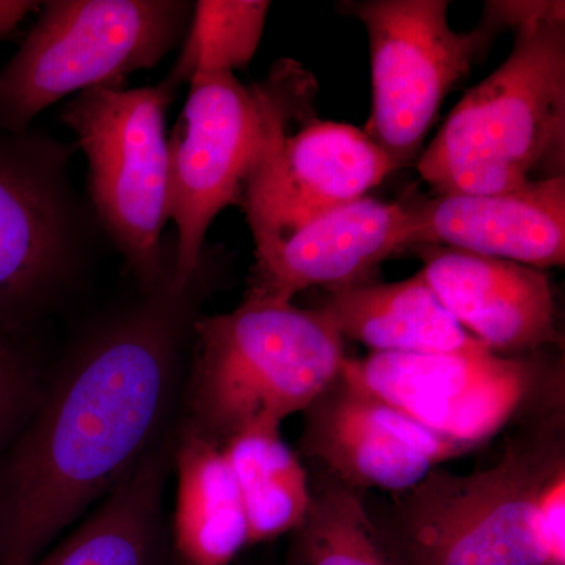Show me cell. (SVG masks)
Returning a JSON list of instances; mask_svg holds the SVG:
<instances>
[{"mask_svg":"<svg viewBox=\"0 0 565 565\" xmlns=\"http://www.w3.org/2000/svg\"><path fill=\"white\" fill-rule=\"evenodd\" d=\"M93 323L0 456V565H32L178 418L203 273Z\"/></svg>","mask_w":565,"mask_h":565,"instance_id":"cell-1","label":"cell"},{"mask_svg":"<svg viewBox=\"0 0 565 565\" xmlns=\"http://www.w3.org/2000/svg\"><path fill=\"white\" fill-rule=\"evenodd\" d=\"M564 403L526 416L497 462L467 475L435 468L371 511L397 565H557L539 533L546 482L565 467Z\"/></svg>","mask_w":565,"mask_h":565,"instance_id":"cell-2","label":"cell"},{"mask_svg":"<svg viewBox=\"0 0 565 565\" xmlns=\"http://www.w3.org/2000/svg\"><path fill=\"white\" fill-rule=\"evenodd\" d=\"M344 359L343 337L318 308L247 292L236 310L193 323L178 422L221 448L247 427H281Z\"/></svg>","mask_w":565,"mask_h":565,"instance_id":"cell-3","label":"cell"},{"mask_svg":"<svg viewBox=\"0 0 565 565\" xmlns=\"http://www.w3.org/2000/svg\"><path fill=\"white\" fill-rule=\"evenodd\" d=\"M565 24L515 35L503 65L460 99L418 173L437 195H492L564 177Z\"/></svg>","mask_w":565,"mask_h":565,"instance_id":"cell-4","label":"cell"},{"mask_svg":"<svg viewBox=\"0 0 565 565\" xmlns=\"http://www.w3.org/2000/svg\"><path fill=\"white\" fill-rule=\"evenodd\" d=\"M0 70V129L21 134L74 93L118 87L184 40L193 6L180 0H51Z\"/></svg>","mask_w":565,"mask_h":565,"instance_id":"cell-5","label":"cell"},{"mask_svg":"<svg viewBox=\"0 0 565 565\" xmlns=\"http://www.w3.org/2000/svg\"><path fill=\"white\" fill-rule=\"evenodd\" d=\"M178 90L98 87L63 106L88 162L96 218L120 250L141 294L154 291L173 266V244L162 245L170 221V156L166 114Z\"/></svg>","mask_w":565,"mask_h":565,"instance_id":"cell-6","label":"cell"},{"mask_svg":"<svg viewBox=\"0 0 565 565\" xmlns=\"http://www.w3.org/2000/svg\"><path fill=\"white\" fill-rule=\"evenodd\" d=\"M313 82L297 63L282 61L256 84L263 141L243 200L255 252L323 212L364 199L397 170L355 126L308 118L302 128L289 131L291 120L310 107Z\"/></svg>","mask_w":565,"mask_h":565,"instance_id":"cell-7","label":"cell"},{"mask_svg":"<svg viewBox=\"0 0 565 565\" xmlns=\"http://www.w3.org/2000/svg\"><path fill=\"white\" fill-rule=\"evenodd\" d=\"M341 373L441 437L473 449L511 423L564 403L563 362L545 353L345 356Z\"/></svg>","mask_w":565,"mask_h":565,"instance_id":"cell-8","label":"cell"},{"mask_svg":"<svg viewBox=\"0 0 565 565\" xmlns=\"http://www.w3.org/2000/svg\"><path fill=\"white\" fill-rule=\"evenodd\" d=\"M73 152L46 134L0 129V337L43 315L79 273L87 223Z\"/></svg>","mask_w":565,"mask_h":565,"instance_id":"cell-9","label":"cell"},{"mask_svg":"<svg viewBox=\"0 0 565 565\" xmlns=\"http://www.w3.org/2000/svg\"><path fill=\"white\" fill-rule=\"evenodd\" d=\"M370 41L373 109L364 134L396 163L414 161L441 103L490 43L482 22L470 32L449 24L445 0L345 2Z\"/></svg>","mask_w":565,"mask_h":565,"instance_id":"cell-10","label":"cell"},{"mask_svg":"<svg viewBox=\"0 0 565 565\" xmlns=\"http://www.w3.org/2000/svg\"><path fill=\"white\" fill-rule=\"evenodd\" d=\"M184 109L169 136L170 221L174 234V288L203 273L212 222L225 207L243 206L262 148L264 114L256 84L234 73L196 74Z\"/></svg>","mask_w":565,"mask_h":565,"instance_id":"cell-11","label":"cell"},{"mask_svg":"<svg viewBox=\"0 0 565 565\" xmlns=\"http://www.w3.org/2000/svg\"><path fill=\"white\" fill-rule=\"evenodd\" d=\"M468 452V446L433 433L341 371L303 411L300 459L356 492H405Z\"/></svg>","mask_w":565,"mask_h":565,"instance_id":"cell-12","label":"cell"},{"mask_svg":"<svg viewBox=\"0 0 565 565\" xmlns=\"http://www.w3.org/2000/svg\"><path fill=\"white\" fill-rule=\"evenodd\" d=\"M412 204L370 195L323 212L255 252L247 292L292 300L310 288L341 291L366 282L379 264L407 248Z\"/></svg>","mask_w":565,"mask_h":565,"instance_id":"cell-13","label":"cell"},{"mask_svg":"<svg viewBox=\"0 0 565 565\" xmlns=\"http://www.w3.org/2000/svg\"><path fill=\"white\" fill-rule=\"evenodd\" d=\"M418 253L424 277L446 310L490 352L533 355L563 344L544 270L437 245Z\"/></svg>","mask_w":565,"mask_h":565,"instance_id":"cell-14","label":"cell"},{"mask_svg":"<svg viewBox=\"0 0 565 565\" xmlns=\"http://www.w3.org/2000/svg\"><path fill=\"white\" fill-rule=\"evenodd\" d=\"M437 245L546 269L565 264V177L412 204L407 248Z\"/></svg>","mask_w":565,"mask_h":565,"instance_id":"cell-15","label":"cell"},{"mask_svg":"<svg viewBox=\"0 0 565 565\" xmlns=\"http://www.w3.org/2000/svg\"><path fill=\"white\" fill-rule=\"evenodd\" d=\"M177 438L178 418L98 509L32 565H172L163 493Z\"/></svg>","mask_w":565,"mask_h":565,"instance_id":"cell-16","label":"cell"},{"mask_svg":"<svg viewBox=\"0 0 565 565\" xmlns=\"http://www.w3.org/2000/svg\"><path fill=\"white\" fill-rule=\"evenodd\" d=\"M341 337L381 353L489 351L446 310L423 270L393 282H360L330 292L318 308Z\"/></svg>","mask_w":565,"mask_h":565,"instance_id":"cell-17","label":"cell"},{"mask_svg":"<svg viewBox=\"0 0 565 565\" xmlns=\"http://www.w3.org/2000/svg\"><path fill=\"white\" fill-rule=\"evenodd\" d=\"M177 501L170 542L177 565H230L250 546L239 490L221 446L178 422Z\"/></svg>","mask_w":565,"mask_h":565,"instance_id":"cell-18","label":"cell"},{"mask_svg":"<svg viewBox=\"0 0 565 565\" xmlns=\"http://www.w3.org/2000/svg\"><path fill=\"white\" fill-rule=\"evenodd\" d=\"M222 451L243 500L250 545L291 534L310 508V475L280 427H247Z\"/></svg>","mask_w":565,"mask_h":565,"instance_id":"cell-19","label":"cell"},{"mask_svg":"<svg viewBox=\"0 0 565 565\" xmlns=\"http://www.w3.org/2000/svg\"><path fill=\"white\" fill-rule=\"evenodd\" d=\"M310 475L311 503L292 531L285 565H397L362 492L321 468Z\"/></svg>","mask_w":565,"mask_h":565,"instance_id":"cell-20","label":"cell"},{"mask_svg":"<svg viewBox=\"0 0 565 565\" xmlns=\"http://www.w3.org/2000/svg\"><path fill=\"white\" fill-rule=\"evenodd\" d=\"M269 10L270 2L264 0H200L180 57L163 81L178 90L196 74L244 68L258 50Z\"/></svg>","mask_w":565,"mask_h":565,"instance_id":"cell-21","label":"cell"},{"mask_svg":"<svg viewBox=\"0 0 565 565\" xmlns=\"http://www.w3.org/2000/svg\"><path fill=\"white\" fill-rule=\"evenodd\" d=\"M41 390L35 363L13 338L0 337V456L28 422Z\"/></svg>","mask_w":565,"mask_h":565,"instance_id":"cell-22","label":"cell"},{"mask_svg":"<svg viewBox=\"0 0 565 565\" xmlns=\"http://www.w3.org/2000/svg\"><path fill=\"white\" fill-rule=\"evenodd\" d=\"M484 11V22L493 31L509 28L515 35L546 24H565V3L557 0H498L486 2Z\"/></svg>","mask_w":565,"mask_h":565,"instance_id":"cell-23","label":"cell"},{"mask_svg":"<svg viewBox=\"0 0 565 565\" xmlns=\"http://www.w3.org/2000/svg\"><path fill=\"white\" fill-rule=\"evenodd\" d=\"M40 9V2L0 0V41L6 40L29 13Z\"/></svg>","mask_w":565,"mask_h":565,"instance_id":"cell-24","label":"cell"}]
</instances>
